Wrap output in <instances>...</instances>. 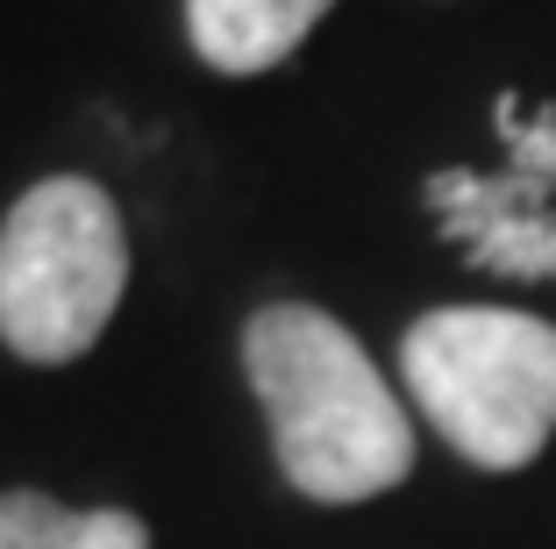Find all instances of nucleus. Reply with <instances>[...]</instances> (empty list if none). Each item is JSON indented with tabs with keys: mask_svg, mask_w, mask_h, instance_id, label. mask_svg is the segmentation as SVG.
Returning a JSON list of instances; mask_svg holds the SVG:
<instances>
[{
	"mask_svg": "<svg viewBox=\"0 0 556 549\" xmlns=\"http://www.w3.org/2000/svg\"><path fill=\"white\" fill-rule=\"evenodd\" d=\"M492 129L507 144V172H435L428 208L471 264L500 278H556V108L500 93Z\"/></svg>",
	"mask_w": 556,
	"mask_h": 549,
	"instance_id": "obj_4",
	"label": "nucleus"
},
{
	"mask_svg": "<svg viewBox=\"0 0 556 549\" xmlns=\"http://www.w3.org/2000/svg\"><path fill=\"white\" fill-rule=\"evenodd\" d=\"M243 364L264 400V421H271L278 471L307 500H378L414 471L407 407L386 392L364 342L321 308L278 300V308L250 314Z\"/></svg>",
	"mask_w": 556,
	"mask_h": 549,
	"instance_id": "obj_1",
	"label": "nucleus"
},
{
	"mask_svg": "<svg viewBox=\"0 0 556 549\" xmlns=\"http://www.w3.org/2000/svg\"><path fill=\"white\" fill-rule=\"evenodd\" d=\"M129 236L93 178H43L0 222V342L29 364H72L115 322Z\"/></svg>",
	"mask_w": 556,
	"mask_h": 549,
	"instance_id": "obj_3",
	"label": "nucleus"
},
{
	"mask_svg": "<svg viewBox=\"0 0 556 549\" xmlns=\"http://www.w3.org/2000/svg\"><path fill=\"white\" fill-rule=\"evenodd\" d=\"M407 392L478 471H521L556 436V328L514 308H435L400 342Z\"/></svg>",
	"mask_w": 556,
	"mask_h": 549,
	"instance_id": "obj_2",
	"label": "nucleus"
},
{
	"mask_svg": "<svg viewBox=\"0 0 556 549\" xmlns=\"http://www.w3.org/2000/svg\"><path fill=\"white\" fill-rule=\"evenodd\" d=\"M321 15H328V0H186L193 50L214 72H236V79L286 65Z\"/></svg>",
	"mask_w": 556,
	"mask_h": 549,
	"instance_id": "obj_5",
	"label": "nucleus"
},
{
	"mask_svg": "<svg viewBox=\"0 0 556 549\" xmlns=\"http://www.w3.org/2000/svg\"><path fill=\"white\" fill-rule=\"evenodd\" d=\"M0 549H150V528L122 507H72L43 492H0Z\"/></svg>",
	"mask_w": 556,
	"mask_h": 549,
	"instance_id": "obj_6",
	"label": "nucleus"
}]
</instances>
